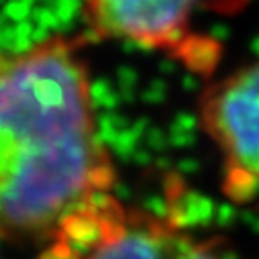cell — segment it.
Masks as SVG:
<instances>
[{"mask_svg":"<svg viewBox=\"0 0 259 259\" xmlns=\"http://www.w3.org/2000/svg\"><path fill=\"white\" fill-rule=\"evenodd\" d=\"M39 259H229L217 245L147 208L98 196L59 225Z\"/></svg>","mask_w":259,"mask_h":259,"instance_id":"7a4b0ae2","label":"cell"},{"mask_svg":"<svg viewBox=\"0 0 259 259\" xmlns=\"http://www.w3.org/2000/svg\"><path fill=\"white\" fill-rule=\"evenodd\" d=\"M245 0H84L98 37L120 39L182 61L192 72H210L219 43L198 33L200 21L239 11Z\"/></svg>","mask_w":259,"mask_h":259,"instance_id":"3957f363","label":"cell"},{"mask_svg":"<svg viewBox=\"0 0 259 259\" xmlns=\"http://www.w3.org/2000/svg\"><path fill=\"white\" fill-rule=\"evenodd\" d=\"M114 184L78 45L51 37L0 51V241L43 247Z\"/></svg>","mask_w":259,"mask_h":259,"instance_id":"6da1fadb","label":"cell"},{"mask_svg":"<svg viewBox=\"0 0 259 259\" xmlns=\"http://www.w3.org/2000/svg\"><path fill=\"white\" fill-rule=\"evenodd\" d=\"M200 126L221 157L223 194L245 204L259 196V57L212 82L198 104Z\"/></svg>","mask_w":259,"mask_h":259,"instance_id":"277c9868","label":"cell"}]
</instances>
